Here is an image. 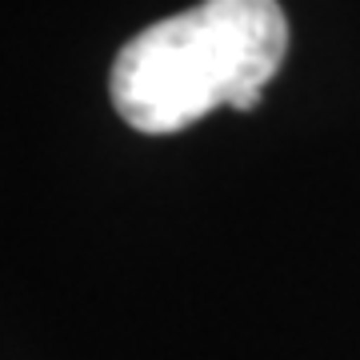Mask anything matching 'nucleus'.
Returning <instances> with one entry per match:
<instances>
[{"mask_svg":"<svg viewBox=\"0 0 360 360\" xmlns=\"http://www.w3.org/2000/svg\"><path fill=\"white\" fill-rule=\"evenodd\" d=\"M288 52V20L276 0H200L165 16L112 60L116 112L148 136L196 124L212 108L252 112Z\"/></svg>","mask_w":360,"mask_h":360,"instance_id":"obj_1","label":"nucleus"}]
</instances>
